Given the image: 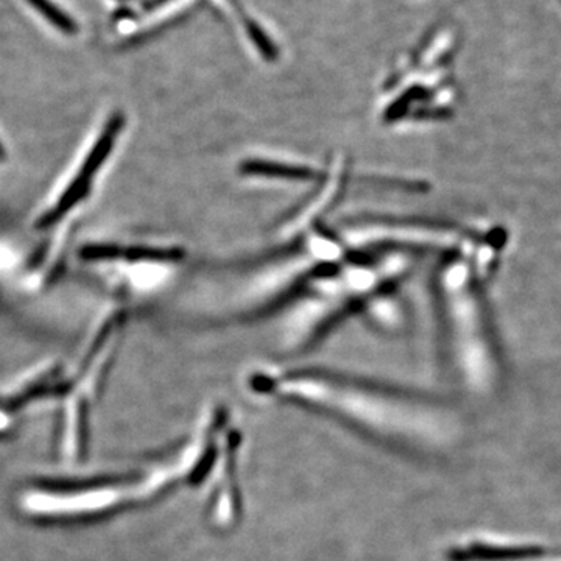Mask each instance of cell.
Listing matches in <instances>:
<instances>
[{"label":"cell","instance_id":"3","mask_svg":"<svg viewBox=\"0 0 561 561\" xmlns=\"http://www.w3.org/2000/svg\"><path fill=\"white\" fill-rule=\"evenodd\" d=\"M343 176H345V162L335 160L331 164L327 179H323V186L319 191L313 192L311 202L306 203L297 216L291 217L283 227L284 236H294L295 232L301 231L308 227L309 221L317 219L320 210L330 208L335 197H339L343 186Z\"/></svg>","mask_w":561,"mask_h":561},{"label":"cell","instance_id":"6","mask_svg":"<svg viewBox=\"0 0 561 561\" xmlns=\"http://www.w3.org/2000/svg\"><path fill=\"white\" fill-rule=\"evenodd\" d=\"M27 2L31 3L33 9L38 11L44 20L49 21L58 31L66 33V35H76L79 32L77 22H73L72 18L58 9L50 0H27Z\"/></svg>","mask_w":561,"mask_h":561},{"label":"cell","instance_id":"2","mask_svg":"<svg viewBox=\"0 0 561 561\" xmlns=\"http://www.w3.org/2000/svg\"><path fill=\"white\" fill-rule=\"evenodd\" d=\"M125 121L121 113L111 114L102 127L92 133L87 146L80 151L72 168L66 172L65 179L51 191L47 201L36 214L35 227L39 230L55 227L68 219L70 213L90 195L99 173L105 168L106 161L116 147Z\"/></svg>","mask_w":561,"mask_h":561},{"label":"cell","instance_id":"4","mask_svg":"<svg viewBox=\"0 0 561 561\" xmlns=\"http://www.w3.org/2000/svg\"><path fill=\"white\" fill-rule=\"evenodd\" d=\"M241 172L250 176L294 181H312L319 175L316 169L308 168V165L283 164L280 161L268 160L243 161Z\"/></svg>","mask_w":561,"mask_h":561},{"label":"cell","instance_id":"1","mask_svg":"<svg viewBox=\"0 0 561 561\" xmlns=\"http://www.w3.org/2000/svg\"><path fill=\"white\" fill-rule=\"evenodd\" d=\"M251 386L341 421L390 448H409L419 437L420 402L393 387L316 368L262 373Z\"/></svg>","mask_w":561,"mask_h":561},{"label":"cell","instance_id":"5","mask_svg":"<svg viewBox=\"0 0 561 561\" xmlns=\"http://www.w3.org/2000/svg\"><path fill=\"white\" fill-rule=\"evenodd\" d=\"M538 548H493V546L472 545L468 548L454 549L449 553L451 561H504L531 559L540 556Z\"/></svg>","mask_w":561,"mask_h":561}]
</instances>
